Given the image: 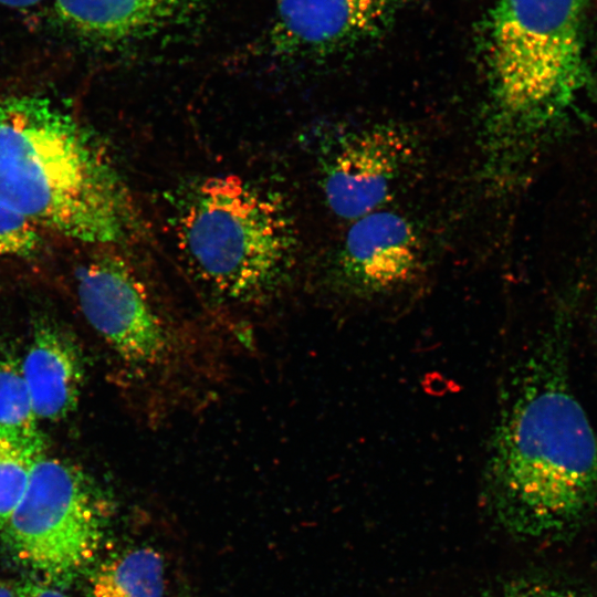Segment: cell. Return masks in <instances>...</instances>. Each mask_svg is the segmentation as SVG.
Instances as JSON below:
<instances>
[{
    "label": "cell",
    "mask_w": 597,
    "mask_h": 597,
    "mask_svg": "<svg viewBox=\"0 0 597 597\" xmlns=\"http://www.w3.org/2000/svg\"><path fill=\"white\" fill-rule=\"evenodd\" d=\"M0 203L85 243L121 245L140 226L105 148L72 113L42 96L0 97Z\"/></svg>",
    "instance_id": "2"
},
{
    "label": "cell",
    "mask_w": 597,
    "mask_h": 597,
    "mask_svg": "<svg viewBox=\"0 0 597 597\" xmlns=\"http://www.w3.org/2000/svg\"><path fill=\"white\" fill-rule=\"evenodd\" d=\"M109 513V500L90 474L43 455L2 528L3 541L22 566L51 584H67L96 557Z\"/></svg>",
    "instance_id": "6"
},
{
    "label": "cell",
    "mask_w": 597,
    "mask_h": 597,
    "mask_svg": "<svg viewBox=\"0 0 597 597\" xmlns=\"http://www.w3.org/2000/svg\"><path fill=\"white\" fill-rule=\"evenodd\" d=\"M14 597H67L64 593L41 583H25L14 591Z\"/></svg>",
    "instance_id": "17"
},
{
    "label": "cell",
    "mask_w": 597,
    "mask_h": 597,
    "mask_svg": "<svg viewBox=\"0 0 597 597\" xmlns=\"http://www.w3.org/2000/svg\"><path fill=\"white\" fill-rule=\"evenodd\" d=\"M200 0H54L60 22L100 48L149 39L195 11Z\"/></svg>",
    "instance_id": "10"
},
{
    "label": "cell",
    "mask_w": 597,
    "mask_h": 597,
    "mask_svg": "<svg viewBox=\"0 0 597 597\" xmlns=\"http://www.w3.org/2000/svg\"><path fill=\"white\" fill-rule=\"evenodd\" d=\"M38 228L22 213L0 203V254L33 255L41 245Z\"/></svg>",
    "instance_id": "15"
},
{
    "label": "cell",
    "mask_w": 597,
    "mask_h": 597,
    "mask_svg": "<svg viewBox=\"0 0 597 597\" xmlns=\"http://www.w3.org/2000/svg\"><path fill=\"white\" fill-rule=\"evenodd\" d=\"M586 0H499L490 20L495 100L536 119L564 105L584 78Z\"/></svg>",
    "instance_id": "5"
},
{
    "label": "cell",
    "mask_w": 597,
    "mask_h": 597,
    "mask_svg": "<svg viewBox=\"0 0 597 597\" xmlns=\"http://www.w3.org/2000/svg\"><path fill=\"white\" fill-rule=\"evenodd\" d=\"M42 0H0V6L9 8H27L34 6Z\"/></svg>",
    "instance_id": "18"
},
{
    "label": "cell",
    "mask_w": 597,
    "mask_h": 597,
    "mask_svg": "<svg viewBox=\"0 0 597 597\" xmlns=\"http://www.w3.org/2000/svg\"><path fill=\"white\" fill-rule=\"evenodd\" d=\"M165 566L151 547L134 548L102 564L92 578L94 597H163Z\"/></svg>",
    "instance_id": "12"
},
{
    "label": "cell",
    "mask_w": 597,
    "mask_h": 597,
    "mask_svg": "<svg viewBox=\"0 0 597 597\" xmlns=\"http://www.w3.org/2000/svg\"><path fill=\"white\" fill-rule=\"evenodd\" d=\"M423 261L411 220L383 208L352 221L329 268L328 287L359 301L390 296L418 279Z\"/></svg>",
    "instance_id": "8"
},
{
    "label": "cell",
    "mask_w": 597,
    "mask_h": 597,
    "mask_svg": "<svg viewBox=\"0 0 597 597\" xmlns=\"http://www.w3.org/2000/svg\"><path fill=\"white\" fill-rule=\"evenodd\" d=\"M557 316L509 373L485 452L490 502L517 533L558 537L597 512V432L570 386Z\"/></svg>",
    "instance_id": "1"
},
{
    "label": "cell",
    "mask_w": 597,
    "mask_h": 597,
    "mask_svg": "<svg viewBox=\"0 0 597 597\" xmlns=\"http://www.w3.org/2000/svg\"><path fill=\"white\" fill-rule=\"evenodd\" d=\"M76 282L83 315L142 392L166 396L195 376L201 362L197 333L121 254L92 256Z\"/></svg>",
    "instance_id": "4"
},
{
    "label": "cell",
    "mask_w": 597,
    "mask_h": 597,
    "mask_svg": "<svg viewBox=\"0 0 597 597\" xmlns=\"http://www.w3.org/2000/svg\"><path fill=\"white\" fill-rule=\"evenodd\" d=\"M0 597H14V591L9 586L0 583Z\"/></svg>",
    "instance_id": "19"
},
{
    "label": "cell",
    "mask_w": 597,
    "mask_h": 597,
    "mask_svg": "<svg viewBox=\"0 0 597 597\" xmlns=\"http://www.w3.org/2000/svg\"><path fill=\"white\" fill-rule=\"evenodd\" d=\"M21 368L38 419L54 421L75 410L84 385V362L77 344L61 328L38 323Z\"/></svg>",
    "instance_id": "11"
},
{
    "label": "cell",
    "mask_w": 597,
    "mask_h": 597,
    "mask_svg": "<svg viewBox=\"0 0 597 597\" xmlns=\"http://www.w3.org/2000/svg\"><path fill=\"white\" fill-rule=\"evenodd\" d=\"M320 146L321 188L328 209L354 221L386 207L415 164V137L398 124L332 132Z\"/></svg>",
    "instance_id": "7"
},
{
    "label": "cell",
    "mask_w": 597,
    "mask_h": 597,
    "mask_svg": "<svg viewBox=\"0 0 597 597\" xmlns=\"http://www.w3.org/2000/svg\"><path fill=\"white\" fill-rule=\"evenodd\" d=\"M400 0H277L269 31L273 54L324 57L387 31Z\"/></svg>",
    "instance_id": "9"
},
{
    "label": "cell",
    "mask_w": 597,
    "mask_h": 597,
    "mask_svg": "<svg viewBox=\"0 0 597 597\" xmlns=\"http://www.w3.org/2000/svg\"><path fill=\"white\" fill-rule=\"evenodd\" d=\"M176 224L190 271L221 305L264 307L291 279L297 237L290 211L279 197L237 175L196 182Z\"/></svg>",
    "instance_id": "3"
},
{
    "label": "cell",
    "mask_w": 597,
    "mask_h": 597,
    "mask_svg": "<svg viewBox=\"0 0 597 597\" xmlns=\"http://www.w3.org/2000/svg\"><path fill=\"white\" fill-rule=\"evenodd\" d=\"M44 455V441L0 436V531L22 500L32 470Z\"/></svg>",
    "instance_id": "14"
},
{
    "label": "cell",
    "mask_w": 597,
    "mask_h": 597,
    "mask_svg": "<svg viewBox=\"0 0 597 597\" xmlns=\"http://www.w3.org/2000/svg\"><path fill=\"white\" fill-rule=\"evenodd\" d=\"M23 378L21 360L0 359V436L22 441L43 440Z\"/></svg>",
    "instance_id": "13"
},
{
    "label": "cell",
    "mask_w": 597,
    "mask_h": 597,
    "mask_svg": "<svg viewBox=\"0 0 597 597\" xmlns=\"http://www.w3.org/2000/svg\"><path fill=\"white\" fill-rule=\"evenodd\" d=\"M499 597H589L584 590L574 586L554 583L536 582L521 585L503 593Z\"/></svg>",
    "instance_id": "16"
}]
</instances>
